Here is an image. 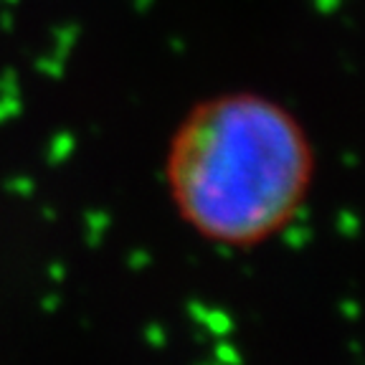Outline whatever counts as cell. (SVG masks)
I'll use <instances>...</instances> for the list:
<instances>
[{
  "instance_id": "6da1fadb",
  "label": "cell",
  "mask_w": 365,
  "mask_h": 365,
  "mask_svg": "<svg viewBox=\"0 0 365 365\" xmlns=\"http://www.w3.org/2000/svg\"><path fill=\"white\" fill-rule=\"evenodd\" d=\"M312 140L279 102L231 91L198 102L165 150L178 216L205 241L251 249L289 226L312 188Z\"/></svg>"
}]
</instances>
